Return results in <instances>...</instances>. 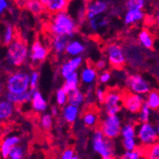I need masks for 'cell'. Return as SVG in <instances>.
Wrapping results in <instances>:
<instances>
[{
  "mask_svg": "<svg viewBox=\"0 0 159 159\" xmlns=\"http://www.w3.org/2000/svg\"><path fill=\"white\" fill-rule=\"evenodd\" d=\"M48 30L53 36L62 35L73 38L78 30V23L68 11H62L52 16Z\"/></svg>",
  "mask_w": 159,
  "mask_h": 159,
  "instance_id": "1",
  "label": "cell"
},
{
  "mask_svg": "<svg viewBox=\"0 0 159 159\" xmlns=\"http://www.w3.org/2000/svg\"><path fill=\"white\" fill-rule=\"evenodd\" d=\"M30 57V51L27 42L16 37L11 45L8 46L6 59L11 67H21Z\"/></svg>",
  "mask_w": 159,
  "mask_h": 159,
  "instance_id": "2",
  "label": "cell"
},
{
  "mask_svg": "<svg viewBox=\"0 0 159 159\" xmlns=\"http://www.w3.org/2000/svg\"><path fill=\"white\" fill-rule=\"evenodd\" d=\"M31 74L27 70H20L11 74L6 80V90L13 94H22L31 91L30 89Z\"/></svg>",
  "mask_w": 159,
  "mask_h": 159,
  "instance_id": "3",
  "label": "cell"
},
{
  "mask_svg": "<svg viewBox=\"0 0 159 159\" xmlns=\"http://www.w3.org/2000/svg\"><path fill=\"white\" fill-rule=\"evenodd\" d=\"M104 52L109 65L114 70H121L127 63L125 51L122 45L116 42L107 44L104 48Z\"/></svg>",
  "mask_w": 159,
  "mask_h": 159,
  "instance_id": "4",
  "label": "cell"
},
{
  "mask_svg": "<svg viewBox=\"0 0 159 159\" xmlns=\"http://www.w3.org/2000/svg\"><path fill=\"white\" fill-rule=\"evenodd\" d=\"M125 91L118 88L107 89L106 99L103 104L107 115H118L122 110V102Z\"/></svg>",
  "mask_w": 159,
  "mask_h": 159,
  "instance_id": "5",
  "label": "cell"
},
{
  "mask_svg": "<svg viewBox=\"0 0 159 159\" xmlns=\"http://www.w3.org/2000/svg\"><path fill=\"white\" fill-rule=\"evenodd\" d=\"M92 145L93 151L102 158L114 156V145L112 140L106 138L99 129H94L92 139Z\"/></svg>",
  "mask_w": 159,
  "mask_h": 159,
  "instance_id": "6",
  "label": "cell"
},
{
  "mask_svg": "<svg viewBox=\"0 0 159 159\" xmlns=\"http://www.w3.org/2000/svg\"><path fill=\"white\" fill-rule=\"evenodd\" d=\"M122 121L118 115H106V117L100 121L98 129L104 136L110 140H113L121 135Z\"/></svg>",
  "mask_w": 159,
  "mask_h": 159,
  "instance_id": "7",
  "label": "cell"
},
{
  "mask_svg": "<svg viewBox=\"0 0 159 159\" xmlns=\"http://www.w3.org/2000/svg\"><path fill=\"white\" fill-rule=\"evenodd\" d=\"M125 85L128 92L142 96L144 94H148L152 91L149 81L138 74H132L127 75L125 79Z\"/></svg>",
  "mask_w": 159,
  "mask_h": 159,
  "instance_id": "8",
  "label": "cell"
},
{
  "mask_svg": "<svg viewBox=\"0 0 159 159\" xmlns=\"http://www.w3.org/2000/svg\"><path fill=\"white\" fill-rule=\"evenodd\" d=\"M136 136L140 143V146L143 148H148L158 141L159 134L157 133L156 127L153 124L148 122L142 123L138 126Z\"/></svg>",
  "mask_w": 159,
  "mask_h": 159,
  "instance_id": "9",
  "label": "cell"
},
{
  "mask_svg": "<svg viewBox=\"0 0 159 159\" xmlns=\"http://www.w3.org/2000/svg\"><path fill=\"white\" fill-rule=\"evenodd\" d=\"M145 99L142 95L129 93L128 91H125L124 96H123V102L122 106L131 113H139L141 111Z\"/></svg>",
  "mask_w": 159,
  "mask_h": 159,
  "instance_id": "10",
  "label": "cell"
},
{
  "mask_svg": "<svg viewBox=\"0 0 159 159\" xmlns=\"http://www.w3.org/2000/svg\"><path fill=\"white\" fill-rule=\"evenodd\" d=\"M85 7H86L87 20H91L97 16H103L106 11H108L110 7V2L104 1V0H95V1L86 2Z\"/></svg>",
  "mask_w": 159,
  "mask_h": 159,
  "instance_id": "11",
  "label": "cell"
},
{
  "mask_svg": "<svg viewBox=\"0 0 159 159\" xmlns=\"http://www.w3.org/2000/svg\"><path fill=\"white\" fill-rule=\"evenodd\" d=\"M125 51V55L127 63L133 66L134 68H139L144 63V55L141 51V48L138 45H132L129 44V46H123Z\"/></svg>",
  "mask_w": 159,
  "mask_h": 159,
  "instance_id": "12",
  "label": "cell"
},
{
  "mask_svg": "<svg viewBox=\"0 0 159 159\" xmlns=\"http://www.w3.org/2000/svg\"><path fill=\"white\" fill-rule=\"evenodd\" d=\"M49 55V49L43 44L40 40H35L32 46L30 52V59L34 65H38L44 62Z\"/></svg>",
  "mask_w": 159,
  "mask_h": 159,
  "instance_id": "13",
  "label": "cell"
},
{
  "mask_svg": "<svg viewBox=\"0 0 159 159\" xmlns=\"http://www.w3.org/2000/svg\"><path fill=\"white\" fill-rule=\"evenodd\" d=\"M81 120L86 127L96 129V128L99 126L101 121L99 110L93 105L86 106L81 115Z\"/></svg>",
  "mask_w": 159,
  "mask_h": 159,
  "instance_id": "14",
  "label": "cell"
},
{
  "mask_svg": "<svg viewBox=\"0 0 159 159\" xmlns=\"http://www.w3.org/2000/svg\"><path fill=\"white\" fill-rule=\"evenodd\" d=\"M84 62L83 56H77V57H71L66 62H64L60 67V75L61 76L66 79L70 75L76 73L77 70L82 66Z\"/></svg>",
  "mask_w": 159,
  "mask_h": 159,
  "instance_id": "15",
  "label": "cell"
},
{
  "mask_svg": "<svg viewBox=\"0 0 159 159\" xmlns=\"http://www.w3.org/2000/svg\"><path fill=\"white\" fill-rule=\"evenodd\" d=\"M21 138L18 135L12 134L4 137L0 142V158L1 159H9V154L11 150L20 144Z\"/></svg>",
  "mask_w": 159,
  "mask_h": 159,
  "instance_id": "16",
  "label": "cell"
},
{
  "mask_svg": "<svg viewBox=\"0 0 159 159\" xmlns=\"http://www.w3.org/2000/svg\"><path fill=\"white\" fill-rule=\"evenodd\" d=\"M41 2L47 11L53 14L66 11L70 4L68 0H41Z\"/></svg>",
  "mask_w": 159,
  "mask_h": 159,
  "instance_id": "17",
  "label": "cell"
},
{
  "mask_svg": "<svg viewBox=\"0 0 159 159\" xmlns=\"http://www.w3.org/2000/svg\"><path fill=\"white\" fill-rule=\"evenodd\" d=\"M80 81L81 83L90 86V85H93V83L96 81L97 77H98V74H97V70L95 69L94 66L92 65H86L80 71Z\"/></svg>",
  "mask_w": 159,
  "mask_h": 159,
  "instance_id": "18",
  "label": "cell"
},
{
  "mask_svg": "<svg viewBox=\"0 0 159 159\" xmlns=\"http://www.w3.org/2000/svg\"><path fill=\"white\" fill-rule=\"evenodd\" d=\"M70 41V38H69L67 36H62V35L53 36L52 39V43H51L53 52L57 56H60V55L64 54Z\"/></svg>",
  "mask_w": 159,
  "mask_h": 159,
  "instance_id": "19",
  "label": "cell"
},
{
  "mask_svg": "<svg viewBox=\"0 0 159 159\" xmlns=\"http://www.w3.org/2000/svg\"><path fill=\"white\" fill-rule=\"evenodd\" d=\"M85 51H86V46L82 41L78 39H73L69 42L65 53L70 56V58H71V57L82 56L81 54L84 53Z\"/></svg>",
  "mask_w": 159,
  "mask_h": 159,
  "instance_id": "20",
  "label": "cell"
},
{
  "mask_svg": "<svg viewBox=\"0 0 159 159\" xmlns=\"http://www.w3.org/2000/svg\"><path fill=\"white\" fill-rule=\"evenodd\" d=\"M31 103H32L33 110L37 113L44 112L48 109L47 100L45 99V97L42 95V93L38 90L33 92V96H32Z\"/></svg>",
  "mask_w": 159,
  "mask_h": 159,
  "instance_id": "21",
  "label": "cell"
},
{
  "mask_svg": "<svg viewBox=\"0 0 159 159\" xmlns=\"http://www.w3.org/2000/svg\"><path fill=\"white\" fill-rule=\"evenodd\" d=\"M80 113V109L76 106L67 104L63 107L62 110V117L68 124H74L77 120Z\"/></svg>",
  "mask_w": 159,
  "mask_h": 159,
  "instance_id": "22",
  "label": "cell"
},
{
  "mask_svg": "<svg viewBox=\"0 0 159 159\" xmlns=\"http://www.w3.org/2000/svg\"><path fill=\"white\" fill-rule=\"evenodd\" d=\"M145 18V13L140 10L127 11L124 14V24L127 26L136 25Z\"/></svg>",
  "mask_w": 159,
  "mask_h": 159,
  "instance_id": "23",
  "label": "cell"
},
{
  "mask_svg": "<svg viewBox=\"0 0 159 159\" xmlns=\"http://www.w3.org/2000/svg\"><path fill=\"white\" fill-rule=\"evenodd\" d=\"M32 96H33L32 91H29V92L24 93L22 94H13V93L7 92L5 94L6 99L9 101V102L13 104L14 106L16 105H22V104L30 102V101H32Z\"/></svg>",
  "mask_w": 159,
  "mask_h": 159,
  "instance_id": "24",
  "label": "cell"
},
{
  "mask_svg": "<svg viewBox=\"0 0 159 159\" xmlns=\"http://www.w3.org/2000/svg\"><path fill=\"white\" fill-rule=\"evenodd\" d=\"M16 107L7 99H0V123L9 120L14 112Z\"/></svg>",
  "mask_w": 159,
  "mask_h": 159,
  "instance_id": "25",
  "label": "cell"
},
{
  "mask_svg": "<svg viewBox=\"0 0 159 159\" xmlns=\"http://www.w3.org/2000/svg\"><path fill=\"white\" fill-rule=\"evenodd\" d=\"M137 40L141 47L147 50H152L154 45V39L152 34L147 30V29H142L137 34Z\"/></svg>",
  "mask_w": 159,
  "mask_h": 159,
  "instance_id": "26",
  "label": "cell"
},
{
  "mask_svg": "<svg viewBox=\"0 0 159 159\" xmlns=\"http://www.w3.org/2000/svg\"><path fill=\"white\" fill-rule=\"evenodd\" d=\"M80 75L77 73H75L71 75H70L68 78L65 79V82L62 85V89L69 94L70 93L74 92L77 89H79V85H80Z\"/></svg>",
  "mask_w": 159,
  "mask_h": 159,
  "instance_id": "27",
  "label": "cell"
},
{
  "mask_svg": "<svg viewBox=\"0 0 159 159\" xmlns=\"http://www.w3.org/2000/svg\"><path fill=\"white\" fill-rule=\"evenodd\" d=\"M85 102H86L85 93L80 89H77V90L69 93L68 104L74 105V106H76V107L80 108Z\"/></svg>",
  "mask_w": 159,
  "mask_h": 159,
  "instance_id": "28",
  "label": "cell"
},
{
  "mask_svg": "<svg viewBox=\"0 0 159 159\" xmlns=\"http://www.w3.org/2000/svg\"><path fill=\"white\" fill-rule=\"evenodd\" d=\"M16 29L11 24H7L4 28L2 34V42L5 46H9L16 40Z\"/></svg>",
  "mask_w": 159,
  "mask_h": 159,
  "instance_id": "29",
  "label": "cell"
},
{
  "mask_svg": "<svg viewBox=\"0 0 159 159\" xmlns=\"http://www.w3.org/2000/svg\"><path fill=\"white\" fill-rule=\"evenodd\" d=\"M28 11H30L32 13L35 14V16H40L44 12L45 7L42 4L41 0H31V1H26V6Z\"/></svg>",
  "mask_w": 159,
  "mask_h": 159,
  "instance_id": "30",
  "label": "cell"
},
{
  "mask_svg": "<svg viewBox=\"0 0 159 159\" xmlns=\"http://www.w3.org/2000/svg\"><path fill=\"white\" fill-rule=\"evenodd\" d=\"M145 103L150 107L151 110H156L159 108V91L152 90L146 96Z\"/></svg>",
  "mask_w": 159,
  "mask_h": 159,
  "instance_id": "31",
  "label": "cell"
},
{
  "mask_svg": "<svg viewBox=\"0 0 159 159\" xmlns=\"http://www.w3.org/2000/svg\"><path fill=\"white\" fill-rule=\"evenodd\" d=\"M136 126L134 123H126L122 126L121 129V135L123 139L129 138H135L136 136Z\"/></svg>",
  "mask_w": 159,
  "mask_h": 159,
  "instance_id": "32",
  "label": "cell"
},
{
  "mask_svg": "<svg viewBox=\"0 0 159 159\" xmlns=\"http://www.w3.org/2000/svg\"><path fill=\"white\" fill-rule=\"evenodd\" d=\"M145 159H159V141L145 148Z\"/></svg>",
  "mask_w": 159,
  "mask_h": 159,
  "instance_id": "33",
  "label": "cell"
},
{
  "mask_svg": "<svg viewBox=\"0 0 159 159\" xmlns=\"http://www.w3.org/2000/svg\"><path fill=\"white\" fill-rule=\"evenodd\" d=\"M69 94L62 89V87L56 90L55 93V101L58 107H65L68 104Z\"/></svg>",
  "mask_w": 159,
  "mask_h": 159,
  "instance_id": "34",
  "label": "cell"
},
{
  "mask_svg": "<svg viewBox=\"0 0 159 159\" xmlns=\"http://www.w3.org/2000/svg\"><path fill=\"white\" fill-rule=\"evenodd\" d=\"M147 4V1L144 0H128L125 2V8L127 11H132V10H140L143 11Z\"/></svg>",
  "mask_w": 159,
  "mask_h": 159,
  "instance_id": "35",
  "label": "cell"
},
{
  "mask_svg": "<svg viewBox=\"0 0 159 159\" xmlns=\"http://www.w3.org/2000/svg\"><path fill=\"white\" fill-rule=\"evenodd\" d=\"M53 116L51 113H43L40 117V126L44 131H50L52 128Z\"/></svg>",
  "mask_w": 159,
  "mask_h": 159,
  "instance_id": "36",
  "label": "cell"
},
{
  "mask_svg": "<svg viewBox=\"0 0 159 159\" xmlns=\"http://www.w3.org/2000/svg\"><path fill=\"white\" fill-rule=\"evenodd\" d=\"M123 157L126 159H143L145 157V148L139 146L133 152H125Z\"/></svg>",
  "mask_w": 159,
  "mask_h": 159,
  "instance_id": "37",
  "label": "cell"
},
{
  "mask_svg": "<svg viewBox=\"0 0 159 159\" xmlns=\"http://www.w3.org/2000/svg\"><path fill=\"white\" fill-rule=\"evenodd\" d=\"M26 154V151L24 146H21L20 144L16 147H13L11 150L9 154V159H24Z\"/></svg>",
  "mask_w": 159,
  "mask_h": 159,
  "instance_id": "38",
  "label": "cell"
},
{
  "mask_svg": "<svg viewBox=\"0 0 159 159\" xmlns=\"http://www.w3.org/2000/svg\"><path fill=\"white\" fill-rule=\"evenodd\" d=\"M151 113H152V110L150 109V107L144 103L141 111L138 113V121L142 124V123H148L151 117Z\"/></svg>",
  "mask_w": 159,
  "mask_h": 159,
  "instance_id": "39",
  "label": "cell"
},
{
  "mask_svg": "<svg viewBox=\"0 0 159 159\" xmlns=\"http://www.w3.org/2000/svg\"><path fill=\"white\" fill-rule=\"evenodd\" d=\"M123 148L126 152H133L136 150L140 145H138L135 138H129V139H123Z\"/></svg>",
  "mask_w": 159,
  "mask_h": 159,
  "instance_id": "40",
  "label": "cell"
},
{
  "mask_svg": "<svg viewBox=\"0 0 159 159\" xmlns=\"http://www.w3.org/2000/svg\"><path fill=\"white\" fill-rule=\"evenodd\" d=\"M106 93H107V90L101 88V87H97L94 90V98L96 99V101L99 104H104L105 99H106Z\"/></svg>",
  "mask_w": 159,
  "mask_h": 159,
  "instance_id": "41",
  "label": "cell"
},
{
  "mask_svg": "<svg viewBox=\"0 0 159 159\" xmlns=\"http://www.w3.org/2000/svg\"><path fill=\"white\" fill-rule=\"evenodd\" d=\"M38 82H39V73L37 70H33L31 73V79H30V89L32 92L37 90Z\"/></svg>",
  "mask_w": 159,
  "mask_h": 159,
  "instance_id": "42",
  "label": "cell"
},
{
  "mask_svg": "<svg viewBox=\"0 0 159 159\" xmlns=\"http://www.w3.org/2000/svg\"><path fill=\"white\" fill-rule=\"evenodd\" d=\"M111 78V71L105 70L103 71H101V74L99 75L98 76V80L101 84H106L108 83Z\"/></svg>",
  "mask_w": 159,
  "mask_h": 159,
  "instance_id": "43",
  "label": "cell"
},
{
  "mask_svg": "<svg viewBox=\"0 0 159 159\" xmlns=\"http://www.w3.org/2000/svg\"><path fill=\"white\" fill-rule=\"evenodd\" d=\"M100 16H97L95 18L88 20V28L92 32H97L98 30H100V27H99V17Z\"/></svg>",
  "mask_w": 159,
  "mask_h": 159,
  "instance_id": "44",
  "label": "cell"
},
{
  "mask_svg": "<svg viewBox=\"0 0 159 159\" xmlns=\"http://www.w3.org/2000/svg\"><path fill=\"white\" fill-rule=\"evenodd\" d=\"M85 19H87L86 16V7H81L79 11H77V21L78 24H82L85 22Z\"/></svg>",
  "mask_w": 159,
  "mask_h": 159,
  "instance_id": "45",
  "label": "cell"
},
{
  "mask_svg": "<svg viewBox=\"0 0 159 159\" xmlns=\"http://www.w3.org/2000/svg\"><path fill=\"white\" fill-rule=\"evenodd\" d=\"M75 156V151L71 148H68L64 150V152L61 154V159H73Z\"/></svg>",
  "mask_w": 159,
  "mask_h": 159,
  "instance_id": "46",
  "label": "cell"
},
{
  "mask_svg": "<svg viewBox=\"0 0 159 159\" xmlns=\"http://www.w3.org/2000/svg\"><path fill=\"white\" fill-rule=\"evenodd\" d=\"M94 67H95V69L97 70H105V69H106V67H107V61L105 60V59H103V58H101V59H99L96 63H95V65H94Z\"/></svg>",
  "mask_w": 159,
  "mask_h": 159,
  "instance_id": "47",
  "label": "cell"
},
{
  "mask_svg": "<svg viewBox=\"0 0 159 159\" xmlns=\"http://www.w3.org/2000/svg\"><path fill=\"white\" fill-rule=\"evenodd\" d=\"M9 1H6V0H0V16L9 8Z\"/></svg>",
  "mask_w": 159,
  "mask_h": 159,
  "instance_id": "48",
  "label": "cell"
},
{
  "mask_svg": "<svg viewBox=\"0 0 159 159\" xmlns=\"http://www.w3.org/2000/svg\"><path fill=\"white\" fill-rule=\"evenodd\" d=\"M153 19H154V24H155L156 28L159 30V8H157V10L154 12Z\"/></svg>",
  "mask_w": 159,
  "mask_h": 159,
  "instance_id": "49",
  "label": "cell"
},
{
  "mask_svg": "<svg viewBox=\"0 0 159 159\" xmlns=\"http://www.w3.org/2000/svg\"><path fill=\"white\" fill-rule=\"evenodd\" d=\"M51 114L52 116H58L59 114V107L58 106H52V109H51Z\"/></svg>",
  "mask_w": 159,
  "mask_h": 159,
  "instance_id": "50",
  "label": "cell"
},
{
  "mask_svg": "<svg viewBox=\"0 0 159 159\" xmlns=\"http://www.w3.org/2000/svg\"><path fill=\"white\" fill-rule=\"evenodd\" d=\"M2 134H3V128H2V125L0 124V138H1Z\"/></svg>",
  "mask_w": 159,
  "mask_h": 159,
  "instance_id": "51",
  "label": "cell"
},
{
  "mask_svg": "<svg viewBox=\"0 0 159 159\" xmlns=\"http://www.w3.org/2000/svg\"><path fill=\"white\" fill-rule=\"evenodd\" d=\"M2 90H3V86H2V83L0 82V93H2Z\"/></svg>",
  "mask_w": 159,
  "mask_h": 159,
  "instance_id": "52",
  "label": "cell"
},
{
  "mask_svg": "<svg viewBox=\"0 0 159 159\" xmlns=\"http://www.w3.org/2000/svg\"><path fill=\"white\" fill-rule=\"evenodd\" d=\"M102 159H117L116 157H114V156H111V157H108V158H102Z\"/></svg>",
  "mask_w": 159,
  "mask_h": 159,
  "instance_id": "53",
  "label": "cell"
},
{
  "mask_svg": "<svg viewBox=\"0 0 159 159\" xmlns=\"http://www.w3.org/2000/svg\"><path fill=\"white\" fill-rule=\"evenodd\" d=\"M156 129H157V133H158V134H159V122H158V124H157V126H156Z\"/></svg>",
  "mask_w": 159,
  "mask_h": 159,
  "instance_id": "54",
  "label": "cell"
},
{
  "mask_svg": "<svg viewBox=\"0 0 159 159\" xmlns=\"http://www.w3.org/2000/svg\"><path fill=\"white\" fill-rule=\"evenodd\" d=\"M73 159H79V157H78L77 155H75V157H74Z\"/></svg>",
  "mask_w": 159,
  "mask_h": 159,
  "instance_id": "55",
  "label": "cell"
},
{
  "mask_svg": "<svg viewBox=\"0 0 159 159\" xmlns=\"http://www.w3.org/2000/svg\"><path fill=\"white\" fill-rule=\"evenodd\" d=\"M157 112H158V113H159V108H158V109H157Z\"/></svg>",
  "mask_w": 159,
  "mask_h": 159,
  "instance_id": "56",
  "label": "cell"
},
{
  "mask_svg": "<svg viewBox=\"0 0 159 159\" xmlns=\"http://www.w3.org/2000/svg\"><path fill=\"white\" fill-rule=\"evenodd\" d=\"M121 159H126V158H124V157H122V158H121Z\"/></svg>",
  "mask_w": 159,
  "mask_h": 159,
  "instance_id": "57",
  "label": "cell"
},
{
  "mask_svg": "<svg viewBox=\"0 0 159 159\" xmlns=\"http://www.w3.org/2000/svg\"><path fill=\"white\" fill-rule=\"evenodd\" d=\"M29 159H34V158H29Z\"/></svg>",
  "mask_w": 159,
  "mask_h": 159,
  "instance_id": "58",
  "label": "cell"
},
{
  "mask_svg": "<svg viewBox=\"0 0 159 159\" xmlns=\"http://www.w3.org/2000/svg\"><path fill=\"white\" fill-rule=\"evenodd\" d=\"M0 41H1V37H0Z\"/></svg>",
  "mask_w": 159,
  "mask_h": 159,
  "instance_id": "59",
  "label": "cell"
},
{
  "mask_svg": "<svg viewBox=\"0 0 159 159\" xmlns=\"http://www.w3.org/2000/svg\"><path fill=\"white\" fill-rule=\"evenodd\" d=\"M0 68H1V64H0Z\"/></svg>",
  "mask_w": 159,
  "mask_h": 159,
  "instance_id": "60",
  "label": "cell"
},
{
  "mask_svg": "<svg viewBox=\"0 0 159 159\" xmlns=\"http://www.w3.org/2000/svg\"><path fill=\"white\" fill-rule=\"evenodd\" d=\"M0 159H1V158H0Z\"/></svg>",
  "mask_w": 159,
  "mask_h": 159,
  "instance_id": "61",
  "label": "cell"
}]
</instances>
